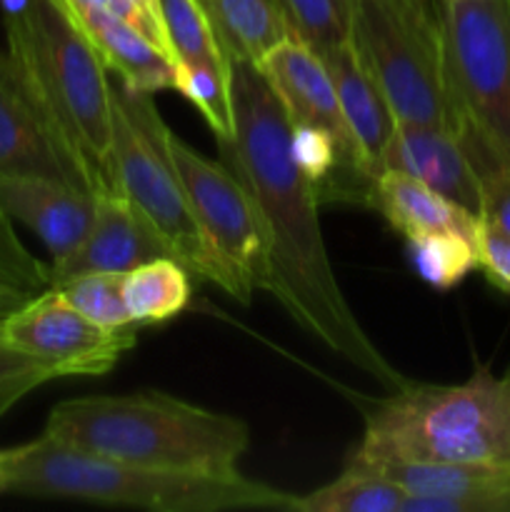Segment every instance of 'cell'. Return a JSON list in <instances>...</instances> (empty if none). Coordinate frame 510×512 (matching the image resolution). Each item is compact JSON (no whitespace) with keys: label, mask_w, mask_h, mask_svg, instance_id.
<instances>
[{"label":"cell","mask_w":510,"mask_h":512,"mask_svg":"<svg viewBox=\"0 0 510 512\" xmlns=\"http://www.w3.org/2000/svg\"><path fill=\"white\" fill-rule=\"evenodd\" d=\"M235 133L218 140L220 160L253 195L268 235V293L315 340L388 390L408 385L370 340L335 278L318 220L315 185L290 158V120L265 75L230 60Z\"/></svg>","instance_id":"1"},{"label":"cell","mask_w":510,"mask_h":512,"mask_svg":"<svg viewBox=\"0 0 510 512\" xmlns=\"http://www.w3.org/2000/svg\"><path fill=\"white\" fill-rule=\"evenodd\" d=\"M10 70L35 108L93 175L115 190L108 68L68 0H0Z\"/></svg>","instance_id":"2"},{"label":"cell","mask_w":510,"mask_h":512,"mask_svg":"<svg viewBox=\"0 0 510 512\" xmlns=\"http://www.w3.org/2000/svg\"><path fill=\"white\" fill-rule=\"evenodd\" d=\"M43 435L103 458L200 475H235L250 445L240 418L158 390L63 400Z\"/></svg>","instance_id":"3"},{"label":"cell","mask_w":510,"mask_h":512,"mask_svg":"<svg viewBox=\"0 0 510 512\" xmlns=\"http://www.w3.org/2000/svg\"><path fill=\"white\" fill-rule=\"evenodd\" d=\"M5 493L155 512L293 510L295 500L240 473L200 475L145 468L70 448L48 435L8 450Z\"/></svg>","instance_id":"4"},{"label":"cell","mask_w":510,"mask_h":512,"mask_svg":"<svg viewBox=\"0 0 510 512\" xmlns=\"http://www.w3.org/2000/svg\"><path fill=\"white\" fill-rule=\"evenodd\" d=\"M510 463V380L488 365L460 385L410 380L365 415L348 465Z\"/></svg>","instance_id":"5"},{"label":"cell","mask_w":510,"mask_h":512,"mask_svg":"<svg viewBox=\"0 0 510 512\" xmlns=\"http://www.w3.org/2000/svg\"><path fill=\"white\" fill-rule=\"evenodd\" d=\"M453 135L470 163L510 165V0H440Z\"/></svg>","instance_id":"6"},{"label":"cell","mask_w":510,"mask_h":512,"mask_svg":"<svg viewBox=\"0 0 510 512\" xmlns=\"http://www.w3.org/2000/svg\"><path fill=\"white\" fill-rule=\"evenodd\" d=\"M348 40L398 123L453 133L440 0H355Z\"/></svg>","instance_id":"7"},{"label":"cell","mask_w":510,"mask_h":512,"mask_svg":"<svg viewBox=\"0 0 510 512\" xmlns=\"http://www.w3.org/2000/svg\"><path fill=\"white\" fill-rule=\"evenodd\" d=\"M113 95V180L173 245L180 263L198 280H215L213 260L203 243L183 183L163 145L165 120L153 95L110 83Z\"/></svg>","instance_id":"8"},{"label":"cell","mask_w":510,"mask_h":512,"mask_svg":"<svg viewBox=\"0 0 510 512\" xmlns=\"http://www.w3.org/2000/svg\"><path fill=\"white\" fill-rule=\"evenodd\" d=\"M163 145L213 260V283L240 303H250L255 288L268 293V235L253 195L228 165L203 158L168 125L163 128Z\"/></svg>","instance_id":"9"},{"label":"cell","mask_w":510,"mask_h":512,"mask_svg":"<svg viewBox=\"0 0 510 512\" xmlns=\"http://www.w3.org/2000/svg\"><path fill=\"white\" fill-rule=\"evenodd\" d=\"M0 343L50 365L60 378H98L135 348L138 335L135 325L93 323L58 288H48L0 315Z\"/></svg>","instance_id":"10"},{"label":"cell","mask_w":510,"mask_h":512,"mask_svg":"<svg viewBox=\"0 0 510 512\" xmlns=\"http://www.w3.org/2000/svg\"><path fill=\"white\" fill-rule=\"evenodd\" d=\"M158 258H175L173 245L148 215L120 190L95 195V215L83 243L60 263H50V288L83 273H128Z\"/></svg>","instance_id":"11"},{"label":"cell","mask_w":510,"mask_h":512,"mask_svg":"<svg viewBox=\"0 0 510 512\" xmlns=\"http://www.w3.org/2000/svg\"><path fill=\"white\" fill-rule=\"evenodd\" d=\"M35 175L98 195L93 175L35 108L0 53V178Z\"/></svg>","instance_id":"12"},{"label":"cell","mask_w":510,"mask_h":512,"mask_svg":"<svg viewBox=\"0 0 510 512\" xmlns=\"http://www.w3.org/2000/svg\"><path fill=\"white\" fill-rule=\"evenodd\" d=\"M255 68L265 75L273 93L278 95L290 125H318L328 130L338 143L343 163L368 173L340 110L335 85L320 55L298 35L270 48Z\"/></svg>","instance_id":"13"},{"label":"cell","mask_w":510,"mask_h":512,"mask_svg":"<svg viewBox=\"0 0 510 512\" xmlns=\"http://www.w3.org/2000/svg\"><path fill=\"white\" fill-rule=\"evenodd\" d=\"M0 208L10 220L33 230L53 263H60L88 235L95 215V193L35 175H3Z\"/></svg>","instance_id":"14"},{"label":"cell","mask_w":510,"mask_h":512,"mask_svg":"<svg viewBox=\"0 0 510 512\" xmlns=\"http://www.w3.org/2000/svg\"><path fill=\"white\" fill-rule=\"evenodd\" d=\"M380 170L410 175L478 218L480 178L460 140L450 130L398 123L378 160V173Z\"/></svg>","instance_id":"15"},{"label":"cell","mask_w":510,"mask_h":512,"mask_svg":"<svg viewBox=\"0 0 510 512\" xmlns=\"http://www.w3.org/2000/svg\"><path fill=\"white\" fill-rule=\"evenodd\" d=\"M318 55L333 80L340 110H343L345 123L358 145L360 160L370 175H378V160L388 140L393 138L398 120L350 40L333 45Z\"/></svg>","instance_id":"16"},{"label":"cell","mask_w":510,"mask_h":512,"mask_svg":"<svg viewBox=\"0 0 510 512\" xmlns=\"http://www.w3.org/2000/svg\"><path fill=\"white\" fill-rule=\"evenodd\" d=\"M368 208L378 210L405 238L423 233H458L463 238H478L480 220L463 205L453 203L410 175L395 170H380L368 193Z\"/></svg>","instance_id":"17"},{"label":"cell","mask_w":510,"mask_h":512,"mask_svg":"<svg viewBox=\"0 0 510 512\" xmlns=\"http://www.w3.org/2000/svg\"><path fill=\"white\" fill-rule=\"evenodd\" d=\"M75 15L88 30L105 68L115 70L125 88L148 95L173 88L175 60L155 48L138 30L115 18L108 8H93Z\"/></svg>","instance_id":"18"},{"label":"cell","mask_w":510,"mask_h":512,"mask_svg":"<svg viewBox=\"0 0 510 512\" xmlns=\"http://www.w3.org/2000/svg\"><path fill=\"white\" fill-rule=\"evenodd\" d=\"M215 35L228 60H258L278 43L295 35L275 0H205Z\"/></svg>","instance_id":"19"},{"label":"cell","mask_w":510,"mask_h":512,"mask_svg":"<svg viewBox=\"0 0 510 512\" xmlns=\"http://www.w3.org/2000/svg\"><path fill=\"white\" fill-rule=\"evenodd\" d=\"M190 270L175 258H158L128 270L123 280L125 305L138 325L165 323L188 308L193 298Z\"/></svg>","instance_id":"20"},{"label":"cell","mask_w":510,"mask_h":512,"mask_svg":"<svg viewBox=\"0 0 510 512\" xmlns=\"http://www.w3.org/2000/svg\"><path fill=\"white\" fill-rule=\"evenodd\" d=\"M405 490L383 473L363 465H348L340 478L305 498L293 500L298 512H400Z\"/></svg>","instance_id":"21"},{"label":"cell","mask_w":510,"mask_h":512,"mask_svg":"<svg viewBox=\"0 0 510 512\" xmlns=\"http://www.w3.org/2000/svg\"><path fill=\"white\" fill-rule=\"evenodd\" d=\"M173 88L183 98H188L210 130L215 140H228L235 133V108L233 88H230V63H190V60H175Z\"/></svg>","instance_id":"22"},{"label":"cell","mask_w":510,"mask_h":512,"mask_svg":"<svg viewBox=\"0 0 510 512\" xmlns=\"http://www.w3.org/2000/svg\"><path fill=\"white\" fill-rule=\"evenodd\" d=\"M410 260L420 278L438 290L463 283L478 268V250L473 240L458 233H423L408 238Z\"/></svg>","instance_id":"23"},{"label":"cell","mask_w":510,"mask_h":512,"mask_svg":"<svg viewBox=\"0 0 510 512\" xmlns=\"http://www.w3.org/2000/svg\"><path fill=\"white\" fill-rule=\"evenodd\" d=\"M160 13L175 60L213 65L230 63L210 23L208 10L200 0H160Z\"/></svg>","instance_id":"24"},{"label":"cell","mask_w":510,"mask_h":512,"mask_svg":"<svg viewBox=\"0 0 510 512\" xmlns=\"http://www.w3.org/2000/svg\"><path fill=\"white\" fill-rule=\"evenodd\" d=\"M123 280L125 273H83L53 288H58L85 318L115 330L138 325L125 305Z\"/></svg>","instance_id":"25"},{"label":"cell","mask_w":510,"mask_h":512,"mask_svg":"<svg viewBox=\"0 0 510 512\" xmlns=\"http://www.w3.org/2000/svg\"><path fill=\"white\" fill-rule=\"evenodd\" d=\"M48 285V268L30 258L10 230V218L0 208V315L33 298L35 290Z\"/></svg>","instance_id":"26"},{"label":"cell","mask_w":510,"mask_h":512,"mask_svg":"<svg viewBox=\"0 0 510 512\" xmlns=\"http://www.w3.org/2000/svg\"><path fill=\"white\" fill-rule=\"evenodd\" d=\"M295 35L315 53L348 40V23L338 8V0H278Z\"/></svg>","instance_id":"27"},{"label":"cell","mask_w":510,"mask_h":512,"mask_svg":"<svg viewBox=\"0 0 510 512\" xmlns=\"http://www.w3.org/2000/svg\"><path fill=\"white\" fill-rule=\"evenodd\" d=\"M58 378L50 365L0 343V415L8 413L30 390Z\"/></svg>","instance_id":"28"},{"label":"cell","mask_w":510,"mask_h":512,"mask_svg":"<svg viewBox=\"0 0 510 512\" xmlns=\"http://www.w3.org/2000/svg\"><path fill=\"white\" fill-rule=\"evenodd\" d=\"M480 178V223L510 235V165L480 160L473 165Z\"/></svg>","instance_id":"29"},{"label":"cell","mask_w":510,"mask_h":512,"mask_svg":"<svg viewBox=\"0 0 510 512\" xmlns=\"http://www.w3.org/2000/svg\"><path fill=\"white\" fill-rule=\"evenodd\" d=\"M105 8H108L115 18L128 23L130 28L138 30V33L143 35V38H148L155 48L163 50L165 55L173 58V48H170L168 33H165L163 25V13H160V0H108Z\"/></svg>","instance_id":"30"},{"label":"cell","mask_w":510,"mask_h":512,"mask_svg":"<svg viewBox=\"0 0 510 512\" xmlns=\"http://www.w3.org/2000/svg\"><path fill=\"white\" fill-rule=\"evenodd\" d=\"M475 250H478V268H483L485 278L495 288L510 293V235L493 225L480 223Z\"/></svg>","instance_id":"31"},{"label":"cell","mask_w":510,"mask_h":512,"mask_svg":"<svg viewBox=\"0 0 510 512\" xmlns=\"http://www.w3.org/2000/svg\"><path fill=\"white\" fill-rule=\"evenodd\" d=\"M68 3L75 13H85V10L105 8V3H108V0H68Z\"/></svg>","instance_id":"32"},{"label":"cell","mask_w":510,"mask_h":512,"mask_svg":"<svg viewBox=\"0 0 510 512\" xmlns=\"http://www.w3.org/2000/svg\"><path fill=\"white\" fill-rule=\"evenodd\" d=\"M8 485V450H0V493H5Z\"/></svg>","instance_id":"33"},{"label":"cell","mask_w":510,"mask_h":512,"mask_svg":"<svg viewBox=\"0 0 510 512\" xmlns=\"http://www.w3.org/2000/svg\"><path fill=\"white\" fill-rule=\"evenodd\" d=\"M353 5H355V0H338V8H340V13H343L345 23H350V13H353Z\"/></svg>","instance_id":"34"},{"label":"cell","mask_w":510,"mask_h":512,"mask_svg":"<svg viewBox=\"0 0 510 512\" xmlns=\"http://www.w3.org/2000/svg\"><path fill=\"white\" fill-rule=\"evenodd\" d=\"M508 380H510V370H508Z\"/></svg>","instance_id":"35"},{"label":"cell","mask_w":510,"mask_h":512,"mask_svg":"<svg viewBox=\"0 0 510 512\" xmlns=\"http://www.w3.org/2000/svg\"><path fill=\"white\" fill-rule=\"evenodd\" d=\"M275 3H278V0H275ZM280 10H283V8H280Z\"/></svg>","instance_id":"36"},{"label":"cell","mask_w":510,"mask_h":512,"mask_svg":"<svg viewBox=\"0 0 510 512\" xmlns=\"http://www.w3.org/2000/svg\"><path fill=\"white\" fill-rule=\"evenodd\" d=\"M200 3H205V0H200Z\"/></svg>","instance_id":"37"}]
</instances>
